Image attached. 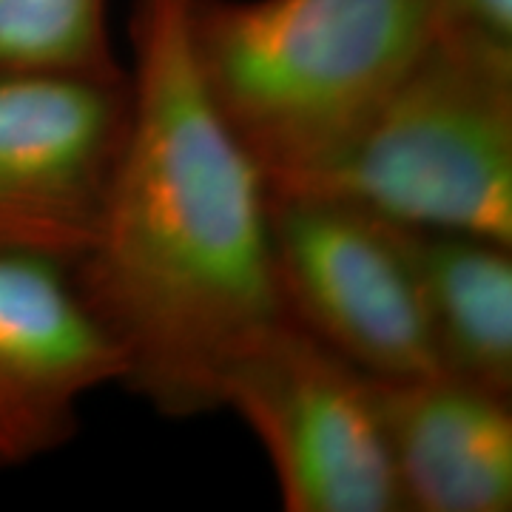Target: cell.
Masks as SVG:
<instances>
[{
	"mask_svg": "<svg viewBox=\"0 0 512 512\" xmlns=\"http://www.w3.org/2000/svg\"><path fill=\"white\" fill-rule=\"evenodd\" d=\"M123 376L66 265L0 254V473L66 447L83 402Z\"/></svg>",
	"mask_w": 512,
	"mask_h": 512,
	"instance_id": "7",
	"label": "cell"
},
{
	"mask_svg": "<svg viewBox=\"0 0 512 512\" xmlns=\"http://www.w3.org/2000/svg\"><path fill=\"white\" fill-rule=\"evenodd\" d=\"M123 74L106 0H0V74Z\"/></svg>",
	"mask_w": 512,
	"mask_h": 512,
	"instance_id": "10",
	"label": "cell"
},
{
	"mask_svg": "<svg viewBox=\"0 0 512 512\" xmlns=\"http://www.w3.org/2000/svg\"><path fill=\"white\" fill-rule=\"evenodd\" d=\"M191 0H134L131 120L92 245L69 268L160 416L220 410L228 365L285 313L265 171L202 83Z\"/></svg>",
	"mask_w": 512,
	"mask_h": 512,
	"instance_id": "1",
	"label": "cell"
},
{
	"mask_svg": "<svg viewBox=\"0 0 512 512\" xmlns=\"http://www.w3.org/2000/svg\"><path fill=\"white\" fill-rule=\"evenodd\" d=\"M410 251L439 370L512 396V245L410 228Z\"/></svg>",
	"mask_w": 512,
	"mask_h": 512,
	"instance_id": "9",
	"label": "cell"
},
{
	"mask_svg": "<svg viewBox=\"0 0 512 512\" xmlns=\"http://www.w3.org/2000/svg\"><path fill=\"white\" fill-rule=\"evenodd\" d=\"M274 191L328 194L407 228L512 245V57L427 40L348 146Z\"/></svg>",
	"mask_w": 512,
	"mask_h": 512,
	"instance_id": "3",
	"label": "cell"
},
{
	"mask_svg": "<svg viewBox=\"0 0 512 512\" xmlns=\"http://www.w3.org/2000/svg\"><path fill=\"white\" fill-rule=\"evenodd\" d=\"M220 410L262 444L291 512H404L379 387L288 316L228 365Z\"/></svg>",
	"mask_w": 512,
	"mask_h": 512,
	"instance_id": "4",
	"label": "cell"
},
{
	"mask_svg": "<svg viewBox=\"0 0 512 512\" xmlns=\"http://www.w3.org/2000/svg\"><path fill=\"white\" fill-rule=\"evenodd\" d=\"M282 313L373 379L439 370L410 228L328 194L271 191Z\"/></svg>",
	"mask_w": 512,
	"mask_h": 512,
	"instance_id": "5",
	"label": "cell"
},
{
	"mask_svg": "<svg viewBox=\"0 0 512 512\" xmlns=\"http://www.w3.org/2000/svg\"><path fill=\"white\" fill-rule=\"evenodd\" d=\"M128 120V69L0 74V254L72 268L92 245Z\"/></svg>",
	"mask_w": 512,
	"mask_h": 512,
	"instance_id": "6",
	"label": "cell"
},
{
	"mask_svg": "<svg viewBox=\"0 0 512 512\" xmlns=\"http://www.w3.org/2000/svg\"><path fill=\"white\" fill-rule=\"evenodd\" d=\"M191 52L268 191L333 160L430 40V0H191Z\"/></svg>",
	"mask_w": 512,
	"mask_h": 512,
	"instance_id": "2",
	"label": "cell"
},
{
	"mask_svg": "<svg viewBox=\"0 0 512 512\" xmlns=\"http://www.w3.org/2000/svg\"><path fill=\"white\" fill-rule=\"evenodd\" d=\"M430 40L512 57V0H430Z\"/></svg>",
	"mask_w": 512,
	"mask_h": 512,
	"instance_id": "11",
	"label": "cell"
},
{
	"mask_svg": "<svg viewBox=\"0 0 512 512\" xmlns=\"http://www.w3.org/2000/svg\"><path fill=\"white\" fill-rule=\"evenodd\" d=\"M404 512L512 507V396L430 370L376 379Z\"/></svg>",
	"mask_w": 512,
	"mask_h": 512,
	"instance_id": "8",
	"label": "cell"
}]
</instances>
